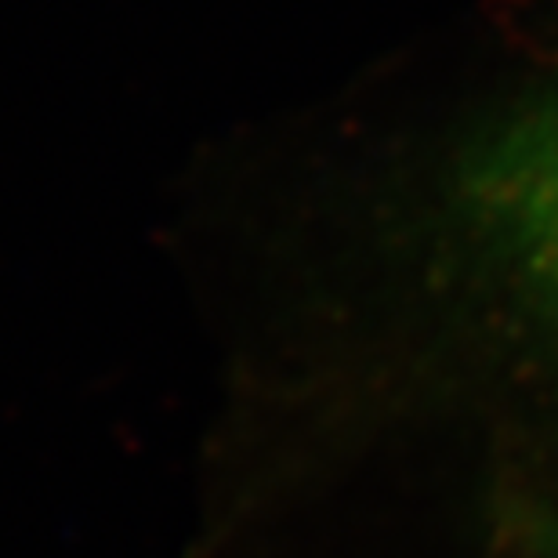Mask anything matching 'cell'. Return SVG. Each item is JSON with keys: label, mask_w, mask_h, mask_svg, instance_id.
<instances>
[{"label": "cell", "mask_w": 558, "mask_h": 558, "mask_svg": "<svg viewBox=\"0 0 558 558\" xmlns=\"http://www.w3.org/2000/svg\"><path fill=\"white\" fill-rule=\"evenodd\" d=\"M457 204L489 258L558 327V92L475 142Z\"/></svg>", "instance_id": "6da1fadb"}]
</instances>
